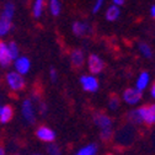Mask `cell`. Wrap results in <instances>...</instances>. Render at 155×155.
I'll return each mask as SVG.
<instances>
[{"mask_svg": "<svg viewBox=\"0 0 155 155\" xmlns=\"http://www.w3.org/2000/svg\"><path fill=\"white\" fill-rule=\"evenodd\" d=\"M80 83L83 85V89L85 91H90V92H95L99 89V81L96 78L91 76V75H83L80 78Z\"/></svg>", "mask_w": 155, "mask_h": 155, "instance_id": "3957f363", "label": "cell"}, {"mask_svg": "<svg viewBox=\"0 0 155 155\" xmlns=\"http://www.w3.org/2000/svg\"><path fill=\"white\" fill-rule=\"evenodd\" d=\"M151 95H153V97L155 99V83L153 84V87H151Z\"/></svg>", "mask_w": 155, "mask_h": 155, "instance_id": "4dcf8cb0", "label": "cell"}, {"mask_svg": "<svg viewBox=\"0 0 155 155\" xmlns=\"http://www.w3.org/2000/svg\"><path fill=\"white\" fill-rule=\"evenodd\" d=\"M150 12H151V16H153V17L155 18V5H154V6L151 8V10H150Z\"/></svg>", "mask_w": 155, "mask_h": 155, "instance_id": "1f68e13d", "label": "cell"}, {"mask_svg": "<svg viewBox=\"0 0 155 155\" xmlns=\"http://www.w3.org/2000/svg\"><path fill=\"white\" fill-rule=\"evenodd\" d=\"M140 112L143 116V122H145L148 126L155 124V105L143 106L140 107Z\"/></svg>", "mask_w": 155, "mask_h": 155, "instance_id": "277c9868", "label": "cell"}, {"mask_svg": "<svg viewBox=\"0 0 155 155\" xmlns=\"http://www.w3.org/2000/svg\"><path fill=\"white\" fill-rule=\"evenodd\" d=\"M89 28H90L89 25L83 24V22H79V21H76V22L73 24V32L76 36H84L89 31Z\"/></svg>", "mask_w": 155, "mask_h": 155, "instance_id": "5bb4252c", "label": "cell"}, {"mask_svg": "<svg viewBox=\"0 0 155 155\" xmlns=\"http://www.w3.org/2000/svg\"><path fill=\"white\" fill-rule=\"evenodd\" d=\"M139 49H140L142 54H143L145 58H151L153 53H151V49H150V47H149L148 45H145V43H140V45H139Z\"/></svg>", "mask_w": 155, "mask_h": 155, "instance_id": "603a6c76", "label": "cell"}, {"mask_svg": "<svg viewBox=\"0 0 155 155\" xmlns=\"http://www.w3.org/2000/svg\"><path fill=\"white\" fill-rule=\"evenodd\" d=\"M49 10L52 12V15L58 16L61 14V3L59 0H51L49 2Z\"/></svg>", "mask_w": 155, "mask_h": 155, "instance_id": "44dd1931", "label": "cell"}, {"mask_svg": "<svg viewBox=\"0 0 155 155\" xmlns=\"http://www.w3.org/2000/svg\"><path fill=\"white\" fill-rule=\"evenodd\" d=\"M8 48H9V52H10V55H11V59L15 61L16 58L18 57V47L15 42H10L8 45Z\"/></svg>", "mask_w": 155, "mask_h": 155, "instance_id": "7402d4cb", "label": "cell"}, {"mask_svg": "<svg viewBox=\"0 0 155 155\" xmlns=\"http://www.w3.org/2000/svg\"><path fill=\"white\" fill-rule=\"evenodd\" d=\"M148 83H149V74H148L147 71H144V73H142V74L139 75L138 80H137V89H138L139 91H143V90L147 87Z\"/></svg>", "mask_w": 155, "mask_h": 155, "instance_id": "ac0fdd59", "label": "cell"}, {"mask_svg": "<svg viewBox=\"0 0 155 155\" xmlns=\"http://www.w3.org/2000/svg\"><path fill=\"white\" fill-rule=\"evenodd\" d=\"M15 69L17 73H20L21 75H25L30 71L31 68V62L27 57H17L15 59Z\"/></svg>", "mask_w": 155, "mask_h": 155, "instance_id": "8992f818", "label": "cell"}, {"mask_svg": "<svg viewBox=\"0 0 155 155\" xmlns=\"http://www.w3.org/2000/svg\"><path fill=\"white\" fill-rule=\"evenodd\" d=\"M128 118L132 123L134 124H139L143 122V116H142V112H140V108L138 110H134V111H130L129 114H128Z\"/></svg>", "mask_w": 155, "mask_h": 155, "instance_id": "e0dca14e", "label": "cell"}, {"mask_svg": "<svg viewBox=\"0 0 155 155\" xmlns=\"http://www.w3.org/2000/svg\"><path fill=\"white\" fill-rule=\"evenodd\" d=\"M40 111H41L42 114L46 113V111H47V106H46V104H41V105H40Z\"/></svg>", "mask_w": 155, "mask_h": 155, "instance_id": "f1b7e54d", "label": "cell"}, {"mask_svg": "<svg viewBox=\"0 0 155 155\" xmlns=\"http://www.w3.org/2000/svg\"><path fill=\"white\" fill-rule=\"evenodd\" d=\"M112 128H108V129H101V133H100V137L102 140H108L111 139L112 137Z\"/></svg>", "mask_w": 155, "mask_h": 155, "instance_id": "cb8c5ba5", "label": "cell"}, {"mask_svg": "<svg viewBox=\"0 0 155 155\" xmlns=\"http://www.w3.org/2000/svg\"><path fill=\"white\" fill-rule=\"evenodd\" d=\"M12 27V20H9V18H4L0 16V37L6 36Z\"/></svg>", "mask_w": 155, "mask_h": 155, "instance_id": "4fadbf2b", "label": "cell"}, {"mask_svg": "<svg viewBox=\"0 0 155 155\" xmlns=\"http://www.w3.org/2000/svg\"><path fill=\"white\" fill-rule=\"evenodd\" d=\"M102 3H104V0H96V4L94 5V12H97L100 9H101V6H102Z\"/></svg>", "mask_w": 155, "mask_h": 155, "instance_id": "4316f807", "label": "cell"}, {"mask_svg": "<svg viewBox=\"0 0 155 155\" xmlns=\"http://www.w3.org/2000/svg\"><path fill=\"white\" fill-rule=\"evenodd\" d=\"M47 151H48L49 154H52V155H57V154L61 153V151H59V148H58L55 144H49V145L47 147Z\"/></svg>", "mask_w": 155, "mask_h": 155, "instance_id": "484cf974", "label": "cell"}, {"mask_svg": "<svg viewBox=\"0 0 155 155\" xmlns=\"http://www.w3.org/2000/svg\"><path fill=\"white\" fill-rule=\"evenodd\" d=\"M6 84L9 85V87L11 90L20 91L25 87V79H24V76L20 73H17L16 70L10 71L6 75Z\"/></svg>", "mask_w": 155, "mask_h": 155, "instance_id": "6da1fadb", "label": "cell"}, {"mask_svg": "<svg viewBox=\"0 0 155 155\" xmlns=\"http://www.w3.org/2000/svg\"><path fill=\"white\" fill-rule=\"evenodd\" d=\"M123 99H124V101H126L127 104H129V105H135L137 102H139L140 99H142V91H139L138 89H132V87H129V89H127V90L124 91Z\"/></svg>", "mask_w": 155, "mask_h": 155, "instance_id": "5b68a950", "label": "cell"}, {"mask_svg": "<svg viewBox=\"0 0 155 155\" xmlns=\"http://www.w3.org/2000/svg\"><path fill=\"white\" fill-rule=\"evenodd\" d=\"M87 65H89V70L92 74H99L102 71V69L105 68V63L102 62V59L96 55V54H91L89 57V61H87Z\"/></svg>", "mask_w": 155, "mask_h": 155, "instance_id": "7a4b0ae2", "label": "cell"}, {"mask_svg": "<svg viewBox=\"0 0 155 155\" xmlns=\"http://www.w3.org/2000/svg\"><path fill=\"white\" fill-rule=\"evenodd\" d=\"M94 122L95 124L100 127L101 129H108V128H112V121L108 116H106L105 113H101V112H96L94 114Z\"/></svg>", "mask_w": 155, "mask_h": 155, "instance_id": "ba28073f", "label": "cell"}, {"mask_svg": "<svg viewBox=\"0 0 155 155\" xmlns=\"http://www.w3.org/2000/svg\"><path fill=\"white\" fill-rule=\"evenodd\" d=\"M5 154V150H4V148H2L0 147V155H4Z\"/></svg>", "mask_w": 155, "mask_h": 155, "instance_id": "d6a6232c", "label": "cell"}, {"mask_svg": "<svg viewBox=\"0 0 155 155\" xmlns=\"http://www.w3.org/2000/svg\"><path fill=\"white\" fill-rule=\"evenodd\" d=\"M43 8H45V0H36L33 4V16L40 17L43 12Z\"/></svg>", "mask_w": 155, "mask_h": 155, "instance_id": "ffe728a7", "label": "cell"}, {"mask_svg": "<svg viewBox=\"0 0 155 155\" xmlns=\"http://www.w3.org/2000/svg\"><path fill=\"white\" fill-rule=\"evenodd\" d=\"M0 108H2V106H0Z\"/></svg>", "mask_w": 155, "mask_h": 155, "instance_id": "836d02e7", "label": "cell"}, {"mask_svg": "<svg viewBox=\"0 0 155 155\" xmlns=\"http://www.w3.org/2000/svg\"><path fill=\"white\" fill-rule=\"evenodd\" d=\"M108 106H110L111 110H117V108H118V106H120V101H118V97H117V96H113V97L110 100Z\"/></svg>", "mask_w": 155, "mask_h": 155, "instance_id": "d4e9b609", "label": "cell"}, {"mask_svg": "<svg viewBox=\"0 0 155 155\" xmlns=\"http://www.w3.org/2000/svg\"><path fill=\"white\" fill-rule=\"evenodd\" d=\"M22 116L28 122V123H33L35 122V108H33V104L31 100H25L22 102Z\"/></svg>", "mask_w": 155, "mask_h": 155, "instance_id": "9c48e42d", "label": "cell"}, {"mask_svg": "<svg viewBox=\"0 0 155 155\" xmlns=\"http://www.w3.org/2000/svg\"><path fill=\"white\" fill-rule=\"evenodd\" d=\"M124 2H126V0H113L114 5H117V6H120V5H122V4H124Z\"/></svg>", "mask_w": 155, "mask_h": 155, "instance_id": "f546056e", "label": "cell"}, {"mask_svg": "<svg viewBox=\"0 0 155 155\" xmlns=\"http://www.w3.org/2000/svg\"><path fill=\"white\" fill-rule=\"evenodd\" d=\"M70 61H71V64L75 68L83 67V64H84V53L80 49L73 51L71 52V55H70Z\"/></svg>", "mask_w": 155, "mask_h": 155, "instance_id": "8fae6325", "label": "cell"}, {"mask_svg": "<svg viewBox=\"0 0 155 155\" xmlns=\"http://www.w3.org/2000/svg\"><path fill=\"white\" fill-rule=\"evenodd\" d=\"M14 116V111L11 108V106H2L0 108V122L2 123H8L11 121Z\"/></svg>", "mask_w": 155, "mask_h": 155, "instance_id": "7c38bea8", "label": "cell"}, {"mask_svg": "<svg viewBox=\"0 0 155 155\" xmlns=\"http://www.w3.org/2000/svg\"><path fill=\"white\" fill-rule=\"evenodd\" d=\"M97 153V145L96 144H89L84 148H81L78 151V155H94Z\"/></svg>", "mask_w": 155, "mask_h": 155, "instance_id": "d6986e66", "label": "cell"}, {"mask_svg": "<svg viewBox=\"0 0 155 155\" xmlns=\"http://www.w3.org/2000/svg\"><path fill=\"white\" fill-rule=\"evenodd\" d=\"M12 59H11V55L8 48V45L5 42H0V65L8 68L11 64Z\"/></svg>", "mask_w": 155, "mask_h": 155, "instance_id": "30bf717a", "label": "cell"}, {"mask_svg": "<svg viewBox=\"0 0 155 155\" xmlns=\"http://www.w3.org/2000/svg\"><path fill=\"white\" fill-rule=\"evenodd\" d=\"M14 14H15V6L12 3H6L4 5V9L2 11V17L4 18H9V20H12V17H14Z\"/></svg>", "mask_w": 155, "mask_h": 155, "instance_id": "2e32d148", "label": "cell"}, {"mask_svg": "<svg viewBox=\"0 0 155 155\" xmlns=\"http://www.w3.org/2000/svg\"><path fill=\"white\" fill-rule=\"evenodd\" d=\"M120 14H121V10H120V8L117 5L110 6L108 10L106 11V18L108 21H116L120 17Z\"/></svg>", "mask_w": 155, "mask_h": 155, "instance_id": "9a60e30c", "label": "cell"}, {"mask_svg": "<svg viewBox=\"0 0 155 155\" xmlns=\"http://www.w3.org/2000/svg\"><path fill=\"white\" fill-rule=\"evenodd\" d=\"M49 76H51V80L52 81H55L57 80V78H58V74H57V71H55V69H51V71H49Z\"/></svg>", "mask_w": 155, "mask_h": 155, "instance_id": "83f0119b", "label": "cell"}, {"mask_svg": "<svg viewBox=\"0 0 155 155\" xmlns=\"http://www.w3.org/2000/svg\"><path fill=\"white\" fill-rule=\"evenodd\" d=\"M36 135H37V138L42 140V142H47V143H52L54 139H55V133L48 128V127H40L37 129L36 132Z\"/></svg>", "mask_w": 155, "mask_h": 155, "instance_id": "52a82bcc", "label": "cell"}]
</instances>
